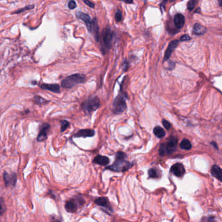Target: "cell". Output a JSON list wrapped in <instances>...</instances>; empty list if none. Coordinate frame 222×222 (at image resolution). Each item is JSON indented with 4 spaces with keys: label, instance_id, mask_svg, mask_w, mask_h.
I'll return each instance as SVG.
<instances>
[{
    "label": "cell",
    "instance_id": "6da1fadb",
    "mask_svg": "<svg viewBox=\"0 0 222 222\" xmlns=\"http://www.w3.org/2000/svg\"><path fill=\"white\" fill-rule=\"evenodd\" d=\"M126 154L123 152H118L116 154V161L111 166L107 167V169H110L115 172H124L128 170L132 166V164L126 160Z\"/></svg>",
    "mask_w": 222,
    "mask_h": 222
},
{
    "label": "cell",
    "instance_id": "7a4b0ae2",
    "mask_svg": "<svg viewBox=\"0 0 222 222\" xmlns=\"http://www.w3.org/2000/svg\"><path fill=\"white\" fill-rule=\"evenodd\" d=\"M85 80V76L81 74H75L69 76L62 81L61 86L64 88L69 89L78 85L79 83H83Z\"/></svg>",
    "mask_w": 222,
    "mask_h": 222
},
{
    "label": "cell",
    "instance_id": "3957f363",
    "mask_svg": "<svg viewBox=\"0 0 222 222\" xmlns=\"http://www.w3.org/2000/svg\"><path fill=\"white\" fill-rule=\"evenodd\" d=\"M113 38V33L109 28H106L104 30L102 34V43H101L102 52L103 53H106L111 48Z\"/></svg>",
    "mask_w": 222,
    "mask_h": 222
},
{
    "label": "cell",
    "instance_id": "277c9868",
    "mask_svg": "<svg viewBox=\"0 0 222 222\" xmlns=\"http://www.w3.org/2000/svg\"><path fill=\"white\" fill-rule=\"evenodd\" d=\"M100 106V100L98 97L89 98L84 102L81 107L86 113H90L97 109Z\"/></svg>",
    "mask_w": 222,
    "mask_h": 222
},
{
    "label": "cell",
    "instance_id": "5b68a950",
    "mask_svg": "<svg viewBox=\"0 0 222 222\" xmlns=\"http://www.w3.org/2000/svg\"><path fill=\"white\" fill-rule=\"evenodd\" d=\"M126 108L125 97L124 95H119L115 99L113 103V112L115 114L122 113Z\"/></svg>",
    "mask_w": 222,
    "mask_h": 222
},
{
    "label": "cell",
    "instance_id": "8992f818",
    "mask_svg": "<svg viewBox=\"0 0 222 222\" xmlns=\"http://www.w3.org/2000/svg\"><path fill=\"white\" fill-rule=\"evenodd\" d=\"M85 201L81 198L72 199L71 200L67 201L65 204V209L67 212L74 213L78 210L79 205H82Z\"/></svg>",
    "mask_w": 222,
    "mask_h": 222
},
{
    "label": "cell",
    "instance_id": "52a82bcc",
    "mask_svg": "<svg viewBox=\"0 0 222 222\" xmlns=\"http://www.w3.org/2000/svg\"><path fill=\"white\" fill-rule=\"evenodd\" d=\"M4 179L5 186L7 187H15L16 184L17 175L15 173H11L10 174L7 171H5L4 173Z\"/></svg>",
    "mask_w": 222,
    "mask_h": 222
},
{
    "label": "cell",
    "instance_id": "ba28073f",
    "mask_svg": "<svg viewBox=\"0 0 222 222\" xmlns=\"http://www.w3.org/2000/svg\"><path fill=\"white\" fill-rule=\"evenodd\" d=\"M178 140L175 136H171L168 140L166 145L164 144L165 153L171 154L175 151L176 145H177Z\"/></svg>",
    "mask_w": 222,
    "mask_h": 222
},
{
    "label": "cell",
    "instance_id": "9c48e42d",
    "mask_svg": "<svg viewBox=\"0 0 222 222\" xmlns=\"http://www.w3.org/2000/svg\"><path fill=\"white\" fill-rule=\"evenodd\" d=\"M76 16L78 18L81 20L85 22L86 26L87 27H88V31L89 32H91L92 21L91 17H90L88 15H87V14L80 12V11H78V12L76 13Z\"/></svg>",
    "mask_w": 222,
    "mask_h": 222
},
{
    "label": "cell",
    "instance_id": "30bf717a",
    "mask_svg": "<svg viewBox=\"0 0 222 222\" xmlns=\"http://www.w3.org/2000/svg\"><path fill=\"white\" fill-rule=\"evenodd\" d=\"M50 128V126L48 123H44L42 125L41 128L39 132V134L36 137V140L38 141H43L47 139L48 132Z\"/></svg>",
    "mask_w": 222,
    "mask_h": 222
},
{
    "label": "cell",
    "instance_id": "8fae6325",
    "mask_svg": "<svg viewBox=\"0 0 222 222\" xmlns=\"http://www.w3.org/2000/svg\"><path fill=\"white\" fill-rule=\"evenodd\" d=\"M171 172L174 175H175L177 177H181L183 176L185 173V169L184 165L180 163H176V164L172 165L171 167Z\"/></svg>",
    "mask_w": 222,
    "mask_h": 222
},
{
    "label": "cell",
    "instance_id": "7c38bea8",
    "mask_svg": "<svg viewBox=\"0 0 222 222\" xmlns=\"http://www.w3.org/2000/svg\"><path fill=\"white\" fill-rule=\"evenodd\" d=\"M179 44V41L177 40H174L171 42V43L168 45V47L165 51V56H164V61H167L169 59L170 56L171 55V53L173 52L174 50L177 47Z\"/></svg>",
    "mask_w": 222,
    "mask_h": 222
},
{
    "label": "cell",
    "instance_id": "4fadbf2b",
    "mask_svg": "<svg viewBox=\"0 0 222 222\" xmlns=\"http://www.w3.org/2000/svg\"><path fill=\"white\" fill-rule=\"evenodd\" d=\"M95 203L97 205H99V206L106 208V209H108L111 212L113 211V209H111V205L108 201V199L106 197H102L98 198L95 201Z\"/></svg>",
    "mask_w": 222,
    "mask_h": 222
},
{
    "label": "cell",
    "instance_id": "5bb4252c",
    "mask_svg": "<svg viewBox=\"0 0 222 222\" xmlns=\"http://www.w3.org/2000/svg\"><path fill=\"white\" fill-rule=\"evenodd\" d=\"M174 24L176 28L181 29L184 26L185 18L182 14H176L174 18Z\"/></svg>",
    "mask_w": 222,
    "mask_h": 222
},
{
    "label": "cell",
    "instance_id": "9a60e30c",
    "mask_svg": "<svg viewBox=\"0 0 222 222\" xmlns=\"http://www.w3.org/2000/svg\"><path fill=\"white\" fill-rule=\"evenodd\" d=\"M95 135V131L91 129H83L80 130L74 135L76 137H92Z\"/></svg>",
    "mask_w": 222,
    "mask_h": 222
},
{
    "label": "cell",
    "instance_id": "2e32d148",
    "mask_svg": "<svg viewBox=\"0 0 222 222\" xmlns=\"http://www.w3.org/2000/svg\"><path fill=\"white\" fill-rule=\"evenodd\" d=\"M41 88L43 89L48 90V91H52L53 92H60V86L58 84H48L43 83L41 85Z\"/></svg>",
    "mask_w": 222,
    "mask_h": 222
},
{
    "label": "cell",
    "instance_id": "e0dca14e",
    "mask_svg": "<svg viewBox=\"0 0 222 222\" xmlns=\"http://www.w3.org/2000/svg\"><path fill=\"white\" fill-rule=\"evenodd\" d=\"M211 174L213 176L217 179L220 182L222 181V171L217 165H214L211 168Z\"/></svg>",
    "mask_w": 222,
    "mask_h": 222
},
{
    "label": "cell",
    "instance_id": "ac0fdd59",
    "mask_svg": "<svg viewBox=\"0 0 222 222\" xmlns=\"http://www.w3.org/2000/svg\"><path fill=\"white\" fill-rule=\"evenodd\" d=\"M93 162L95 164H97L102 165H106L109 163V159L108 157L104 156H97L93 160Z\"/></svg>",
    "mask_w": 222,
    "mask_h": 222
},
{
    "label": "cell",
    "instance_id": "d6986e66",
    "mask_svg": "<svg viewBox=\"0 0 222 222\" xmlns=\"http://www.w3.org/2000/svg\"><path fill=\"white\" fill-rule=\"evenodd\" d=\"M207 32L206 27L201 26L199 24H195L193 27V33L197 35H201L204 34Z\"/></svg>",
    "mask_w": 222,
    "mask_h": 222
},
{
    "label": "cell",
    "instance_id": "ffe728a7",
    "mask_svg": "<svg viewBox=\"0 0 222 222\" xmlns=\"http://www.w3.org/2000/svg\"><path fill=\"white\" fill-rule=\"evenodd\" d=\"M153 132L154 134L157 137H158V138H162V137H164L165 136V130L162 128L160 127V126H156L154 128Z\"/></svg>",
    "mask_w": 222,
    "mask_h": 222
},
{
    "label": "cell",
    "instance_id": "44dd1931",
    "mask_svg": "<svg viewBox=\"0 0 222 222\" xmlns=\"http://www.w3.org/2000/svg\"><path fill=\"white\" fill-rule=\"evenodd\" d=\"M91 32H93L95 33V36L96 39V41H98L99 40V34H98V23L96 19H94L92 22V30Z\"/></svg>",
    "mask_w": 222,
    "mask_h": 222
},
{
    "label": "cell",
    "instance_id": "7402d4cb",
    "mask_svg": "<svg viewBox=\"0 0 222 222\" xmlns=\"http://www.w3.org/2000/svg\"><path fill=\"white\" fill-rule=\"evenodd\" d=\"M181 148L182 149L184 150H190L192 148V146L190 141L187 139H184L181 143Z\"/></svg>",
    "mask_w": 222,
    "mask_h": 222
},
{
    "label": "cell",
    "instance_id": "603a6c76",
    "mask_svg": "<svg viewBox=\"0 0 222 222\" xmlns=\"http://www.w3.org/2000/svg\"><path fill=\"white\" fill-rule=\"evenodd\" d=\"M148 176H149V178L153 179L158 178L160 176V172L157 169H154V168H152V169L148 171Z\"/></svg>",
    "mask_w": 222,
    "mask_h": 222
},
{
    "label": "cell",
    "instance_id": "cb8c5ba5",
    "mask_svg": "<svg viewBox=\"0 0 222 222\" xmlns=\"http://www.w3.org/2000/svg\"><path fill=\"white\" fill-rule=\"evenodd\" d=\"M199 0H190L189 2L188 3L187 7H188V9L192 11L194 7L196 6V5L197 4Z\"/></svg>",
    "mask_w": 222,
    "mask_h": 222
},
{
    "label": "cell",
    "instance_id": "d4e9b609",
    "mask_svg": "<svg viewBox=\"0 0 222 222\" xmlns=\"http://www.w3.org/2000/svg\"><path fill=\"white\" fill-rule=\"evenodd\" d=\"M69 126H70V123L67 121V120H61V132H63L65 131L69 127Z\"/></svg>",
    "mask_w": 222,
    "mask_h": 222
},
{
    "label": "cell",
    "instance_id": "484cf974",
    "mask_svg": "<svg viewBox=\"0 0 222 222\" xmlns=\"http://www.w3.org/2000/svg\"><path fill=\"white\" fill-rule=\"evenodd\" d=\"M34 102L37 104H43L44 103H46L47 100L40 96H35L34 98Z\"/></svg>",
    "mask_w": 222,
    "mask_h": 222
},
{
    "label": "cell",
    "instance_id": "4316f807",
    "mask_svg": "<svg viewBox=\"0 0 222 222\" xmlns=\"http://www.w3.org/2000/svg\"><path fill=\"white\" fill-rule=\"evenodd\" d=\"M33 7H34V5H27V6L22 8V9H20L18 11H16L15 12L13 13V14H20L21 13L24 12V11H26L32 9H33Z\"/></svg>",
    "mask_w": 222,
    "mask_h": 222
},
{
    "label": "cell",
    "instance_id": "83f0119b",
    "mask_svg": "<svg viewBox=\"0 0 222 222\" xmlns=\"http://www.w3.org/2000/svg\"><path fill=\"white\" fill-rule=\"evenodd\" d=\"M68 6L70 9H74L76 7V4L74 0H70L68 4Z\"/></svg>",
    "mask_w": 222,
    "mask_h": 222
},
{
    "label": "cell",
    "instance_id": "f1b7e54d",
    "mask_svg": "<svg viewBox=\"0 0 222 222\" xmlns=\"http://www.w3.org/2000/svg\"><path fill=\"white\" fill-rule=\"evenodd\" d=\"M122 18H123V17H122L121 12H120V11H118L117 13L116 14V20L117 22H120L122 20Z\"/></svg>",
    "mask_w": 222,
    "mask_h": 222
},
{
    "label": "cell",
    "instance_id": "f546056e",
    "mask_svg": "<svg viewBox=\"0 0 222 222\" xmlns=\"http://www.w3.org/2000/svg\"><path fill=\"white\" fill-rule=\"evenodd\" d=\"M159 154L161 156H164L165 154V147H164V143H162V144L160 145V150H159Z\"/></svg>",
    "mask_w": 222,
    "mask_h": 222
},
{
    "label": "cell",
    "instance_id": "4dcf8cb0",
    "mask_svg": "<svg viewBox=\"0 0 222 222\" xmlns=\"http://www.w3.org/2000/svg\"><path fill=\"white\" fill-rule=\"evenodd\" d=\"M162 124H163V125H164L165 128H166L167 130H169L171 127V125L170 124V123L168 122L167 120H165V119L162 120Z\"/></svg>",
    "mask_w": 222,
    "mask_h": 222
},
{
    "label": "cell",
    "instance_id": "1f68e13d",
    "mask_svg": "<svg viewBox=\"0 0 222 222\" xmlns=\"http://www.w3.org/2000/svg\"><path fill=\"white\" fill-rule=\"evenodd\" d=\"M190 39L191 38L190 37V36L188 35H184L181 36L180 40H181V41H188L190 40Z\"/></svg>",
    "mask_w": 222,
    "mask_h": 222
},
{
    "label": "cell",
    "instance_id": "d6a6232c",
    "mask_svg": "<svg viewBox=\"0 0 222 222\" xmlns=\"http://www.w3.org/2000/svg\"><path fill=\"white\" fill-rule=\"evenodd\" d=\"M82 1H83L84 3H85V4L87 5H88L89 7H91V8H94V7H95L94 4H92V2H91L90 1H89V0H82Z\"/></svg>",
    "mask_w": 222,
    "mask_h": 222
},
{
    "label": "cell",
    "instance_id": "836d02e7",
    "mask_svg": "<svg viewBox=\"0 0 222 222\" xmlns=\"http://www.w3.org/2000/svg\"><path fill=\"white\" fill-rule=\"evenodd\" d=\"M5 210H6V209H5L4 205L1 203V202H0V216L3 215V214L5 212Z\"/></svg>",
    "mask_w": 222,
    "mask_h": 222
},
{
    "label": "cell",
    "instance_id": "e575fe53",
    "mask_svg": "<svg viewBox=\"0 0 222 222\" xmlns=\"http://www.w3.org/2000/svg\"><path fill=\"white\" fill-rule=\"evenodd\" d=\"M167 1H168V0H162V4H160V7H164L165 5L166 4V3L167 2Z\"/></svg>",
    "mask_w": 222,
    "mask_h": 222
},
{
    "label": "cell",
    "instance_id": "d590c367",
    "mask_svg": "<svg viewBox=\"0 0 222 222\" xmlns=\"http://www.w3.org/2000/svg\"><path fill=\"white\" fill-rule=\"evenodd\" d=\"M120 1H123L127 4H132L133 2V0H120Z\"/></svg>",
    "mask_w": 222,
    "mask_h": 222
},
{
    "label": "cell",
    "instance_id": "8d00e7d4",
    "mask_svg": "<svg viewBox=\"0 0 222 222\" xmlns=\"http://www.w3.org/2000/svg\"><path fill=\"white\" fill-rule=\"evenodd\" d=\"M211 145H212L214 146V147H215V148H216V149H218V145H216V143H215V142H212V143H211Z\"/></svg>",
    "mask_w": 222,
    "mask_h": 222
},
{
    "label": "cell",
    "instance_id": "74e56055",
    "mask_svg": "<svg viewBox=\"0 0 222 222\" xmlns=\"http://www.w3.org/2000/svg\"><path fill=\"white\" fill-rule=\"evenodd\" d=\"M219 3H220V6H221V5H222V4H221V0H219Z\"/></svg>",
    "mask_w": 222,
    "mask_h": 222
},
{
    "label": "cell",
    "instance_id": "f35d334b",
    "mask_svg": "<svg viewBox=\"0 0 222 222\" xmlns=\"http://www.w3.org/2000/svg\"><path fill=\"white\" fill-rule=\"evenodd\" d=\"M145 1H146V0H145Z\"/></svg>",
    "mask_w": 222,
    "mask_h": 222
}]
</instances>
